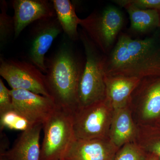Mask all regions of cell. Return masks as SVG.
Wrapping results in <instances>:
<instances>
[{
  "mask_svg": "<svg viewBox=\"0 0 160 160\" xmlns=\"http://www.w3.org/2000/svg\"><path fill=\"white\" fill-rule=\"evenodd\" d=\"M105 74L108 77H160V41L156 36L133 39L121 33L106 56Z\"/></svg>",
  "mask_w": 160,
  "mask_h": 160,
  "instance_id": "6da1fadb",
  "label": "cell"
},
{
  "mask_svg": "<svg viewBox=\"0 0 160 160\" xmlns=\"http://www.w3.org/2000/svg\"><path fill=\"white\" fill-rule=\"evenodd\" d=\"M85 63L66 43L62 44L51 57L46 58V85L58 107L73 112L79 108V84Z\"/></svg>",
  "mask_w": 160,
  "mask_h": 160,
  "instance_id": "7a4b0ae2",
  "label": "cell"
},
{
  "mask_svg": "<svg viewBox=\"0 0 160 160\" xmlns=\"http://www.w3.org/2000/svg\"><path fill=\"white\" fill-rule=\"evenodd\" d=\"M79 38L86 54L78 87L79 108H82L106 98V55L98 49L84 30L79 32Z\"/></svg>",
  "mask_w": 160,
  "mask_h": 160,
  "instance_id": "3957f363",
  "label": "cell"
},
{
  "mask_svg": "<svg viewBox=\"0 0 160 160\" xmlns=\"http://www.w3.org/2000/svg\"><path fill=\"white\" fill-rule=\"evenodd\" d=\"M74 112L58 107L43 124L40 160H63L75 140Z\"/></svg>",
  "mask_w": 160,
  "mask_h": 160,
  "instance_id": "277c9868",
  "label": "cell"
},
{
  "mask_svg": "<svg viewBox=\"0 0 160 160\" xmlns=\"http://www.w3.org/2000/svg\"><path fill=\"white\" fill-rule=\"evenodd\" d=\"M124 21L122 12L110 6L80 19L79 25L98 49L107 55L119 34Z\"/></svg>",
  "mask_w": 160,
  "mask_h": 160,
  "instance_id": "5b68a950",
  "label": "cell"
},
{
  "mask_svg": "<svg viewBox=\"0 0 160 160\" xmlns=\"http://www.w3.org/2000/svg\"><path fill=\"white\" fill-rule=\"evenodd\" d=\"M113 109L106 99L82 108L73 114L76 138L90 140L109 138Z\"/></svg>",
  "mask_w": 160,
  "mask_h": 160,
  "instance_id": "8992f818",
  "label": "cell"
},
{
  "mask_svg": "<svg viewBox=\"0 0 160 160\" xmlns=\"http://www.w3.org/2000/svg\"><path fill=\"white\" fill-rule=\"evenodd\" d=\"M0 75L12 89L28 90L52 98L45 74L30 62L1 57Z\"/></svg>",
  "mask_w": 160,
  "mask_h": 160,
  "instance_id": "52a82bcc",
  "label": "cell"
},
{
  "mask_svg": "<svg viewBox=\"0 0 160 160\" xmlns=\"http://www.w3.org/2000/svg\"><path fill=\"white\" fill-rule=\"evenodd\" d=\"M31 30V43L28 54L29 62L45 74L47 71L46 53L62 29L56 16L37 21Z\"/></svg>",
  "mask_w": 160,
  "mask_h": 160,
  "instance_id": "ba28073f",
  "label": "cell"
},
{
  "mask_svg": "<svg viewBox=\"0 0 160 160\" xmlns=\"http://www.w3.org/2000/svg\"><path fill=\"white\" fill-rule=\"evenodd\" d=\"M13 109L32 124H43L57 107L51 98L24 89H11Z\"/></svg>",
  "mask_w": 160,
  "mask_h": 160,
  "instance_id": "9c48e42d",
  "label": "cell"
},
{
  "mask_svg": "<svg viewBox=\"0 0 160 160\" xmlns=\"http://www.w3.org/2000/svg\"><path fill=\"white\" fill-rule=\"evenodd\" d=\"M12 7L15 26V38L31 23L54 17L56 13L52 1L47 0H14Z\"/></svg>",
  "mask_w": 160,
  "mask_h": 160,
  "instance_id": "30bf717a",
  "label": "cell"
},
{
  "mask_svg": "<svg viewBox=\"0 0 160 160\" xmlns=\"http://www.w3.org/2000/svg\"><path fill=\"white\" fill-rule=\"evenodd\" d=\"M119 148L109 138L76 139L66 152L64 160H113Z\"/></svg>",
  "mask_w": 160,
  "mask_h": 160,
  "instance_id": "8fae6325",
  "label": "cell"
},
{
  "mask_svg": "<svg viewBox=\"0 0 160 160\" xmlns=\"http://www.w3.org/2000/svg\"><path fill=\"white\" fill-rule=\"evenodd\" d=\"M140 109V115L144 123L160 115V77L141 80L131 96Z\"/></svg>",
  "mask_w": 160,
  "mask_h": 160,
  "instance_id": "7c38bea8",
  "label": "cell"
},
{
  "mask_svg": "<svg viewBox=\"0 0 160 160\" xmlns=\"http://www.w3.org/2000/svg\"><path fill=\"white\" fill-rule=\"evenodd\" d=\"M131 104L113 111L109 138L119 149L128 143L136 142L137 139L138 126L132 119Z\"/></svg>",
  "mask_w": 160,
  "mask_h": 160,
  "instance_id": "4fadbf2b",
  "label": "cell"
},
{
  "mask_svg": "<svg viewBox=\"0 0 160 160\" xmlns=\"http://www.w3.org/2000/svg\"><path fill=\"white\" fill-rule=\"evenodd\" d=\"M42 124H36L22 132L5 155L9 160H40V139Z\"/></svg>",
  "mask_w": 160,
  "mask_h": 160,
  "instance_id": "5bb4252c",
  "label": "cell"
},
{
  "mask_svg": "<svg viewBox=\"0 0 160 160\" xmlns=\"http://www.w3.org/2000/svg\"><path fill=\"white\" fill-rule=\"evenodd\" d=\"M141 80L137 78L106 75V99L113 110L131 104L132 95Z\"/></svg>",
  "mask_w": 160,
  "mask_h": 160,
  "instance_id": "9a60e30c",
  "label": "cell"
},
{
  "mask_svg": "<svg viewBox=\"0 0 160 160\" xmlns=\"http://www.w3.org/2000/svg\"><path fill=\"white\" fill-rule=\"evenodd\" d=\"M56 16L65 34L72 41L79 38L78 26L80 18L76 13L75 8L70 0H52Z\"/></svg>",
  "mask_w": 160,
  "mask_h": 160,
  "instance_id": "2e32d148",
  "label": "cell"
},
{
  "mask_svg": "<svg viewBox=\"0 0 160 160\" xmlns=\"http://www.w3.org/2000/svg\"><path fill=\"white\" fill-rule=\"evenodd\" d=\"M129 15L130 28L133 31L144 32L160 27V11L143 9L129 4H120Z\"/></svg>",
  "mask_w": 160,
  "mask_h": 160,
  "instance_id": "e0dca14e",
  "label": "cell"
},
{
  "mask_svg": "<svg viewBox=\"0 0 160 160\" xmlns=\"http://www.w3.org/2000/svg\"><path fill=\"white\" fill-rule=\"evenodd\" d=\"M34 124L14 109L0 114V130L8 129L17 131H25Z\"/></svg>",
  "mask_w": 160,
  "mask_h": 160,
  "instance_id": "ac0fdd59",
  "label": "cell"
},
{
  "mask_svg": "<svg viewBox=\"0 0 160 160\" xmlns=\"http://www.w3.org/2000/svg\"><path fill=\"white\" fill-rule=\"evenodd\" d=\"M0 48L3 49L9 40L15 35V26L13 17L7 14L8 5L6 1L0 2Z\"/></svg>",
  "mask_w": 160,
  "mask_h": 160,
  "instance_id": "d6986e66",
  "label": "cell"
},
{
  "mask_svg": "<svg viewBox=\"0 0 160 160\" xmlns=\"http://www.w3.org/2000/svg\"><path fill=\"white\" fill-rule=\"evenodd\" d=\"M136 142L145 151L148 150L156 155L160 160V138H154L142 124L138 126Z\"/></svg>",
  "mask_w": 160,
  "mask_h": 160,
  "instance_id": "ffe728a7",
  "label": "cell"
},
{
  "mask_svg": "<svg viewBox=\"0 0 160 160\" xmlns=\"http://www.w3.org/2000/svg\"><path fill=\"white\" fill-rule=\"evenodd\" d=\"M146 151L137 142L120 148L113 160H146Z\"/></svg>",
  "mask_w": 160,
  "mask_h": 160,
  "instance_id": "44dd1931",
  "label": "cell"
},
{
  "mask_svg": "<svg viewBox=\"0 0 160 160\" xmlns=\"http://www.w3.org/2000/svg\"><path fill=\"white\" fill-rule=\"evenodd\" d=\"M10 90L5 86L2 80L0 79V114L13 109Z\"/></svg>",
  "mask_w": 160,
  "mask_h": 160,
  "instance_id": "7402d4cb",
  "label": "cell"
},
{
  "mask_svg": "<svg viewBox=\"0 0 160 160\" xmlns=\"http://www.w3.org/2000/svg\"><path fill=\"white\" fill-rule=\"evenodd\" d=\"M115 2L120 4H129L143 9H156L160 11V0H118Z\"/></svg>",
  "mask_w": 160,
  "mask_h": 160,
  "instance_id": "603a6c76",
  "label": "cell"
},
{
  "mask_svg": "<svg viewBox=\"0 0 160 160\" xmlns=\"http://www.w3.org/2000/svg\"><path fill=\"white\" fill-rule=\"evenodd\" d=\"M9 139L6 134L1 132V145H0V155L5 154L9 150Z\"/></svg>",
  "mask_w": 160,
  "mask_h": 160,
  "instance_id": "cb8c5ba5",
  "label": "cell"
},
{
  "mask_svg": "<svg viewBox=\"0 0 160 160\" xmlns=\"http://www.w3.org/2000/svg\"><path fill=\"white\" fill-rule=\"evenodd\" d=\"M159 159L156 155L152 153L151 155L146 157V160H159Z\"/></svg>",
  "mask_w": 160,
  "mask_h": 160,
  "instance_id": "d4e9b609",
  "label": "cell"
},
{
  "mask_svg": "<svg viewBox=\"0 0 160 160\" xmlns=\"http://www.w3.org/2000/svg\"><path fill=\"white\" fill-rule=\"evenodd\" d=\"M0 160H9L5 155H0Z\"/></svg>",
  "mask_w": 160,
  "mask_h": 160,
  "instance_id": "484cf974",
  "label": "cell"
},
{
  "mask_svg": "<svg viewBox=\"0 0 160 160\" xmlns=\"http://www.w3.org/2000/svg\"></svg>",
  "mask_w": 160,
  "mask_h": 160,
  "instance_id": "4316f807",
  "label": "cell"
}]
</instances>
